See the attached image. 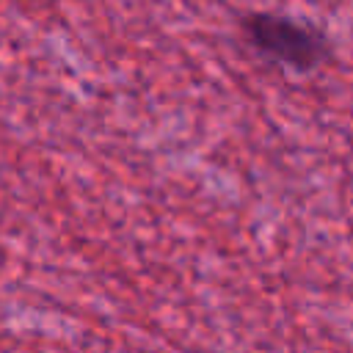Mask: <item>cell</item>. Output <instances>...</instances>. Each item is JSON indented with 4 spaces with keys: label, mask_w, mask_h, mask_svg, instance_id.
Segmentation results:
<instances>
[{
    "label": "cell",
    "mask_w": 353,
    "mask_h": 353,
    "mask_svg": "<svg viewBox=\"0 0 353 353\" xmlns=\"http://www.w3.org/2000/svg\"><path fill=\"white\" fill-rule=\"evenodd\" d=\"M240 36L251 50L259 55L284 63L298 72H312L317 69L331 47L323 30L284 17V14H270V11H251L240 19Z\"/></svg>",
    "instance_id": "1"
}]
</instances>
